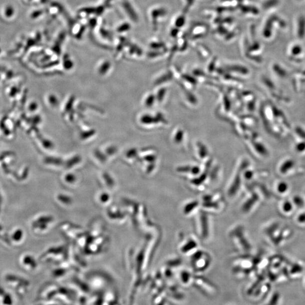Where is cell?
Here are the masks:
<instances>
[{
    "label": "cell",
    "instance_id": "1",
    "mask_svg": "<svg viewBox=\"0 0 305 305\" xmlns=\"http://www.w3.org/2000/svg\"><path fill=\"white\" fill-rule=\"evenodd\" d=\"M6 283L15 289L18 294L22 296L26 290L28 283L23 278L13 273H8L4 277Z\"/></svg>",
    "mask_w": 305,
    "mask_h": 305
},
{
    "label": "cell",
    "instance_id": "3",
    "mask_svg": "<svg viewBox=\"0 0 305 305\" xmlns=\"http://www.w3.org/2000/svg\"><path fill=\"white\" fill-rule=\"evenodd\" d=\"M20 263L21 266L28 270H30L35 266V262L31 256L23 255L20 258Z\"/></svg>",
    "mask_w": 305,
    "mask_h": 305
},
{
    "label": "cell",
    "instance_id": "5",
    "mask_svg": "<svg viewBox=\"0 0 305 305\" xmlns=\"http://www.w3.org/2000/svg\"><path fill=\"white\" fill-rule=\"evenodd\" d=\"M298 35L300 38H303L304 35L305 31V19L301 17L298 20Z\"/></svg>",
    "mask_w": 305,
    "mask_h": 305
},
{
    "label": "cell",
    "instance_id": "2",
    "mask_svg": "<svg viewBox=\"0 0 305 305\" xmlns=\"http://www.w3.org/2000/svg\"><path fill=\"white\" fill-rule=\"evenodd\" d=\"M8 237L12 245H20L24 240V233L21 228H16L11 231Z\"/></svg>",
    "mask_w": 305,
    "mask_h": 305
},
{
    "label": "cell",
    "instance_id": "6",
    "mask_svg": "<svg viewBox=\"0 0 305 305\" xmlns=\"http://www.w3.org/2000/svg\"><path fill=\"white\" fill-rule=\"evenodd\" d=\"M280 184L277 185V191L279 193H284L286 189H288V186H287L285 183L281 182L279 183Z\"/></svg>",
    "mask_w": 305,
    "mask_h": 305
},
{
    "label": "cell",
    "instance_id": "4",
    "mask_svg": "<svg viewBox=\"0 0 305 305\" xmlns=\"http://www.w3.org/2000/svg\"><path fill=\"white\" fill-rule=\"evenodd\" d=\"M13 299L10 293L7 292L1 286H0V304H12Z\"/></svg>",
    "mask_w": 305,
    "mask_h": 305
}]
</instances>
